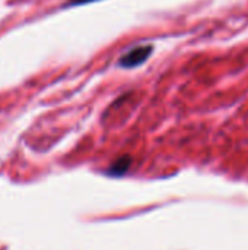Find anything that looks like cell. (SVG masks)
I'll return each instance as SVG.
<instances>
[{"label":"cell","instance_id":"6da1fadb","mask_svg":"<svg viewBox=\"0 0 248 250\" xmlns=\"http://www.w3.org/2000/svg\"><path fill=\"white\" fill-rule=\"evenodd\" d=\"M152 51H153V45H151V44L137 45V47L129 50L127 53H124L120 57L118 64L121 67H126V69H132V67L140 66L142 63H145L149 59V56L152 54Z\"/></svg>","mask_w":248,"mask_h":250},{"label":"cell","instance_id":"3957f363","mask_svg":"<svg viewBox=\"0 0 248 250\" xmlns=\"http://www.w3.org/2000/svg\"><path fill=\"white\" fill-rule=\"evenodd\" d=\"M92 1H98V0H69L67 4L76 6V4H86V3H92Z\"/></svg>","mask_w":248,"mask_h":250},{"label":"cell","instance_id":"7a4b0ae2","mask_svg":"<svg viewBox=\"0 0 248 250\" xmlns=\"http://www.w3.org/2000/svg\"><path fill=\"white\" fill-rule=\"evenodd\" d=\"M132 161L133 160H132L130 155H121L107 168L105 173L108 176H111V177H121V176H124L129 171V168L132 166Z\"/></svg>","mask_w":248,"mask_h":250}]
</instances>
